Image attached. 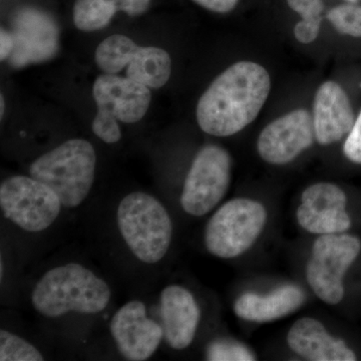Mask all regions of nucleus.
<instances>
[{"label":"nucleus","mask_w":361,"mask_h":361,"mask_svg":"<svg viewBox=\"0 0 361 361\" xmlns=\"http://www.w3.org/2000/svg\"><path fill=\"white\" fill-rule=\"evenodd\" d=\"M327 20L334 30L346 37L361 39V6L353 2L339 4L330 9Z\"/></svg>","instance_id":"412c9836"},{"label":"nucleus","mask_w":361,"mask_h":361,"mask_svg":"<svg viewBox=\"0 0 361 361\" xmlns=\"http://www.w3.org/2000/svg\"><path fill=\"white\" fill-rule=\"evenodd\" d=\"M323 20H301L294 26V37L303 44H311L317 39Z\"/></svg>","instance_id":"bb28decb"},{"label":"nucleus","mask_w":361,"mask_h":361,"mask_svg":"<svg viewBox=\"0 0 361 361\" xmlns=\"http://www.w3.org/2000/svg\"><path fill=\"white\" fill-rule=\"evenodd\" d=\"M344 1L353 2V4H358V2L360 1V0H344Z\"/></svg>","instance_id":"7c9ffc66"},{"label":"nucleus","mask_w":361,"mask_h":361,"mask_svg":"<svg viewBox=\"0 0 361 361\" xmlns=\"http://www.w3.org/2000/svg\"><path fill=\"white\" fill-rule=\"evenodd\" d=\"M151 0H77L73 6V23L82 32H92L106 27L118 11L130 16L148 11Z\"/></svg>","instance_id":"a211bd4d"},{"label":"nucleus","mask_w":361,"mask_h":361,"mask_svg":"<svg viewBox=\"0 0 361 361\" xmlns=\"http://www.w3.org/2000/svg\"><path fill=\"white\" fill-rule=\"evenodd\" d=\"M232 159L215 145L204 147L195 157L185 180L180 205L195 217L210 213L222 201L231 183Z\"/></svg>","instance_id":"0eeeda50"},{"label":"nucleus","mask_w":361,"mask_h":361,"mask_svg":"<svg viewBox=\"0 0 361 361\" xmlns=\"http://www.w3.org/2000/svg\"><path fill=\"white\" fill-rule=\"evenodd\" d=\"M96 165L92 145L85 140L73 139L33 161L30 175L51 188L61 205L75 208L90 194Z\"/></svg>","instance_id":"7ed1b4c3"},{"label":"nucleus","mask_w":361,"mask_h":361,"mask_svg":"<svg viewBox=\"0 0 361 361\" xmlns=\"http://www.w3.org/2000/svg\"><path fill=\"white\" fill-rule=\"evenodd\" d=\"M287 344L293 353L311 361H355V353L332 336L319 320L303 317L292 325Z\"/></svg>","instance_id":"dca6fc26"},{"label":"nucleus","mask_w":361,"mask_h":361,"mask_svg":"<svg viewBox=\"0 0 361 361\" xmlns=\"http://www.w3.org/2000/svg\"><path fill=\"white\" fill-rule=\"evenodd\" d=\"M110 299L108 283L77 263L47 271L32 291L35 310L49 318L68 312L97 314L108 306Z\"/></svg>","instance_id":"f03ea898"},{"label":"nucleus","mask_w":361,"mask_h":361,"mask_svg":"<svg viewBox=\"0 0 361 361\" xmlns=\"http://www.w3.org/2000/svg\"><path fill=\"white\" fill-rule=\"evenodd\" d=\"M110 329L118 350L128 360H149L164 337L163 326L149 319L146 306L139 300L130 301L116 311Z\"/></svg>","instance_id":"f8f14e48"},{"label":"nucleus","mask_w":361,"mask_h":361,"mask_svg":"<svg viewBox=\"0 0 361 361\" xmlns=\"http://www.w3.org/2000/svg\"><path fill=\"white\" fill-rule=\"evenodd\" d=\"M172 73V61L165 49L154 47H139L127 66L126 77L147 85L160 89L167 84Z\"/></svg>","instance_id":"6ab92c4d"},{"label":"nucleus","mask_w":361,"mask_h":361,"mask_svg":"<svg viewBox=\"0 0 361 361\" xmlns=\"http://www.w3.org/2000/svg\"><path fill=\"white\" fill-rule=\"evenodd\" d=\"M0 102H1V106H0V109H1V111H0V116H1L2 118L4 114V109H6V104H4V96H1V99H0Z\"/></svg>","instance_id":"c756f323"},{"label":"nucleus","mask_w":361,"mask_h":361,"mask_svg":"<svg viewBox=\"0 0 361 361\" xmlns=\"http://www.w3.org/2000/svg\"><path fill=\"white\" fill-rule=\"evenodd\" d=\"M0 360L42 361L44 356L39 349L21 337L6 330L0 331Z\"/></svg>","instance_id":"4be33fe9"},{"label":"nucleus","mask_w":361,"mask_h":361,"mask_svg":"<svg viewBox=\"0 0 361 361\" xmlns=\"http://www.w3.org/2000/svg\"><path fill=\"white\" fill-rule=\"evenodd\" d=\"M315 141L312 115L296 109L275 118L257 140L259 156L270 165H287L310 148Z\"/></svg>","instance_id":"9d476101"},{"label":"nucleus","mask_w":361,"mask_h":361,"mask_svg":"<svg viewBox=\"0 0 361 361\" xmlns=\"http://www.w3.org/2000/svg\"><path fill=\"white\" fill-rule=\"evenodd\" d=\"M346 204L348 197L341 187L329 182L316 183L304 190L297 209V222L311 234H341L351 227Z\"/></svg>","instance_id":"9b49d317"},{"label":"nucleus","mask_w":361,"mask_h":361,"mask_svg":"<svg viewBox=\"0 0 361 361\" xmlns=\"http://www.w3.org/2000/svg\"><path fill=\"white\" fill-rule=\"evenodd\" d=\"M343 153L349 161L361 165V111L356 116L353 129L346 135Z\"/></svg>","instance_id":"393cba45"},{"label":"nucleus","mask_w":361,"mask_h":361,"mask_svg":"<svg viewBox=\"0 0 361 361\" xmlns=\"http://www.w3.org/2000/svg\"><path fill=\"white\" fill-rule=\"evenodd\" d=\"M92 132L106 144H115L122 137L120 126L115 116L97 111L92 125Z\"/></svg>","instance_id":"b1692460"},{"label":"nucleus","mask_w":361,"mask_h":361,"mask_svg":"<svg viewBox=\"0 0 361 361\" xmlns=\"http://www.w3.org/2000/svg\"><path fill=\"white\" fill-rule=\"evenodd\" d=\"M207 360L211 361H253L255 355L250 349L240 342L229 339H218L209 344Z\"/></svg>","instance_id":"5701e85b"},{"label":"nucleus","mask_w":361,"mask_h":361,"mask_svg":"<svg viewBox=\"0 0 361 361\" xmlns=\"http://www.w3.org/2000/svg\"><path fill=\"white\" fill-rule=\"evenodd\" d=\"M360 250V240L353 235H320L315 240L306 266V280L320 300L329 305L341 302L344 276Z\"/></svg>","instance_id":"423d86ee"},{"label":"nucleus","mask_w":361,"mask_h":361,"mask_svg":"<svg viewBox=\"0 0 361 361\" xmlns=\"http://www.w3.org/2000/svg\"><path fill=\"white\" fill-rule=\"evenodd\" d=\"M13 51L7 61L14 68L51 61L59 51V27L51 14L23 7L11 18Z\"/></svg>","instance_id":"1a4fd4ad"},{"label":"nucleus","mask_w":361,"mask_h":361,"mask_svg":"<svg viewBox=\"0 0 361 361\" xmlns=\"http://www.w3.org/2000/svg\"><path fill=\"white\" fill-rule=\"evenodd\" d=\"M97 111L115 116L126 123L141 121L151 104V90L147 85L116 75H101L92 87Z\"/></svg>","instance_id":"ddd939ff"},{"label":"nucleus","mask_w":361,"mask_h":361,"mask_svg":"<svg viewBox=\"0 0 361 361\" xmlns=\"http://www.w3.org/2000/svg\"><path fill=\"white\" fill-rule=\"evenodd\" d=\"M197 4L216 13H228L238 4L239 0H193Z\"/></svg>","instance_id":"cd10ccee"},{"label":"nucleus","mask_w":361,"mask_h":361,"mask_svg":"<svg viewBox=\"0 0 361 361\" xmlns=\"http://www.w3.org/2000/svg\"><path fill=\"white\" fill-rule=\"evenodd\" d=\"M116 217L121 234L135 257L148 264L165 257L172 242L173 224L155 197L142 192L127 195Z\"/></svg>","instance_id":"20e7f679"},{"label":"nucleus","mask_w":361,"mask_h":361,"mask_svg":"<svg viewBox=\"0 0 361 361\" xmlns=\"http://www.w3.org/2000/svg\"><path fill=\"white\" fill-rule=\"evenodd\" d=\"M13 39L9 30L2 27L0 32V59L7 61L13 51Z\"/></svg>","instance_id":"c85d7f7f"},{"label":"nucleus","mask_w":361,"mask_h":361,"mask_svg":"<svg viewBox=\"0 0 361 361\" xmlns=\"http://www.w3.org/2000/svg\"><path fill=\"white\" fill-rule=\"evenodd\" d=\"M164 336L176 350L189 348L193 342L201 312L193 294L185 287L171 285L161 294Z\"/></svg>","instance_id":"2eb2a0df"},{"label":"nucleus","mask_w":361,"mask_h":361,"mask_svg":"<svg viewBox=\"0 0 361 361\" xmlns=\"http://www.w3.org/2000/svg\"><path fill=\"white\" fill-rule=\"evenodd\" d=\"M271 92L264 66L241 61L226 68L202 94L197 104L199 127L214 137H230L257 118Z\"/></svg>","instance_id":"f257e3e1"},{"label":"nucleus","mask_w":361,"mask_h":361,"mask_svg":"<svg viewBox=\"0 0 361 361\" xmlns=\"http://www.w3.org/2000/svg\"><path fill=\"white\" fill-rule=\"evenodd\" d=\"M267 221L260 202L237 198L221 206L207 223L204 242L218 258L232 259L245 253L257 241Z\"/></svg>","instance_id":"39448f33"},{"label":"nucleus","mask_w":361,"mask_h":361,"mask_svg":"<svg viewBox=\"0 0 361 361\" xmlns=\"http://www.w3.org/2000/svg\"><path fill=\"white\" fill-rule=\"evenodd\" d=\"M292 11L301 16V20H323L324 4L322 0H286Z\"/></svg>","instance_id":"a878e982"},{"label":"nucleus","mask_w":361,"mask_h":361,"mask_svg":"<svg viewBox=\"0 0 361 361\" xmlns=\"http://www.w3.org/2000/svg\"><path fill=\"white\" fill-rule=\"evenodd\" d=\"M315 141L329 146L341 141L353 129L355 114L345 90L332 80L316 90L312 110Z\"/></svg>","instance_id":"4468645a"},{"label":"nucleus","mask_w":361,"mask_h":361,"mask_svg":"<svg viewBox=\"0 0 361 361\" xmlns=\"http://www.w3.org/2000/svg\"><path fill=\"white\" fill-rule=\"evenodd\" d=\"M139 45L123 35H114L103 40L96 51V63L99 70L116 75L130 65Z\"/></svg>","instance_id":"aec40b11"},{"label":"nucleus","mask_w":361,"mask_h":361,"mask_svg":"<svg viewBox=\"0 0 361 361\" xmlns=\"http://www.w3.org/2000/svg\"><path fill=\"white\" fill-rule=\"evenodd\" d=\"M305 301L302 289L286 285L267 295L244 293L234 304V311L241 319L252 322H269L280 319L299 310Z\"/></svg>","instance_id":"f3484780"},{"label":"nucleus","mask_w":361,"mask_h":361,"mask_svg":"<svg viewBox=\"0 0 361 361\" xmlns=\"http://www.w3.org/2000/svg\"><path fill=\"white\" fill-rule=\"evenodd\" d=\"M0 206L7 219L27 232L47 229L61 213L58 195L32 177L14 176L0 186Z\"/></svg>","instance_id":"6e6552de"}]
</instances>
